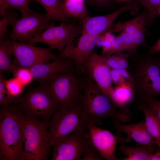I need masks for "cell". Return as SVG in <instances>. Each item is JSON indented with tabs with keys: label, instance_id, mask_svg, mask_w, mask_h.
<instances>
[{
	"label": "cell",
	"instance_id": "6da1fadb",
	"mask_svg": "<svg viewBox=\"0 0 160 160\" xmlns=\"http://www.w3.org/2000/svg\"><path fill=\"white\" fill-rule=\"evenodd\" d=\"M153 55L137 52L129 55L128 69L136 107L145 105L149 97H160V66Z\"/></svg>",
	"mask_w": 160,
	"mask_h": 160
},
{
	"label": "cell",
	"instance_id": "7a4b0ae2",
	"mask_svg": "<svg viewBox=\"0 0 160 160\" xmlns=\"http://www.w3.org/2000/svg\"><path fill=\"white\" fill-rule=\"evenodd\" d=\"M25 115L18 105L3 106L0 113V159L24 160Z\"/></svg>",
	"mask_w": 160,
	"mask_h": 160
},
{
	"label": "cell",
	"instance_id": "3957f363",
	"mask_svg": "<svg viewBox=\"0 0 160 160\" xmlns=\"http://www.w3.org/2000/svg\"><path fill=\"white\" fill-rule=\"evenodd\" d=\"M81 104L87 123L99 125L107 117L123 123L131 120L132 113L130 111L117 109L92 79L87 75Z\"/></svg>",
	"mask_w": 160,
	"mask_h": 160
},
{
	"label": "cell",
	"instance_id": "277c9868",
	"mask_svg": "<svg viewBox=\"0 0 160 160\" xmlns=\"http://www.w3.org/2000/svg\"><path fill=\"white\" fill-rule=\"evenodd\" d=\"M86 77L76 68L55 75L44 84L59 103V110L65 111L81 103Z\"/></svg>",
	"mask_w": 160,
	"mask_h": 160
},
{
	"label": "cell",
	"instance_id": "5b68a950",
	"mask_svg": "<svg viewBox=\"0 0 160 160\" xmlns=\"http://www.w3.org/2000/svg\"><path fill=\"white\" fill-rule=\"evenodd\" d=\"M48 120L25 116L23 151L24 160H47L50 148Z\"/></svg>",
	"mask_w": 160,
	"mask_h": 160
},
{
	"label": "cell",
	"instance_id": "8992f818",
	"mask_svg": "<svg viewBox=\"0 0 160 160\" xmlns=\"http://www.w3.org/2000/svg\"><path fill=\"white\" fill-rule=\"evenodd\" d=\"M26 116L49 119L60 109L58 102L45 84L30 87L17 103Z\"/></svg>",
	"mask_w": 160,
	"mask_h": 160
},
{
	"label": "cell",
	"instance_id": "52a82bcc",
	"mask_svg": "<svg viewBox=\"0 0 160 160\" xmlns=\"http://www.w3.org/2000/svg\"><path fill=\"white\" fill-rule=\"evenodd\" d=\"M87 121L81 103L65 111L59 110L49 124V140L52 144L56 140L76 131L87 129Z\"/></svg>",
	"mask_w": 160,
	"mask_h": 160
},
{
	"label": "cell",
	"instance_id": "ba28073f",
	"mask_svg": "<svg viewBox=\"0 0 160 160\" xmlns=\"http://www.w3.org/2000/svg\"><path fill=\"white\" fill-rule=\"evenodd\" d=\"M87 132V129L76 131L54 142L51 160H81L91 145Z\"/></svg>",
	"mask_w": 160,
	"mask_h": 160
},
{
	"label": "cell",
	"instance_id": "9c48e42d",
	"mask_svg": "<svg viewBox=\"0 0 160 160\" xmlns=\"http://www.w3.org/2000/svg\"><path fill=\"white\" fill-rule=\"evenodd\" d=\"M49 20L46 14L32 10L26 15L14 19L8 38L12 41L27 43L46 29Z\"/></svg>",
	"mask_w": 160,
	"mask_h": 160
},
{
	"label": "cell",
	"instance_id": "30bf717a",
	"mask_svg": "<svg viewBox=\"0 0 160 160\" xmlns=\"http://www.w3.org/2000/svg\"><path fill=\"white\" fill-rule=\"evenodd\" d=\"M12 41L14 57L12 63L17 67L29 68L37 64L53 61L56 58L57 55L52 53V48L49 47L41 48L31 44Z\"/></svg>",
	"mask_w": 160,
	"mask_h": 160
},
{
	"label": "cell",
	"instance_id": "8fae6325",
	"mask_svg": "<svg viewBox=\"0 0 160 160\" xmlns=\"http://www.w3.org/2000/svg\"><path fill=\"white\" fill-rule=\"evenodd\" d=\"M82 27L69 23H61L57 26L53 23H49L44 31L27 43H44L60 52L68 43L72 41L75 35L82 33Z\"/></svg>",
	"mask_w": 160,
	"mask_h": 160
},
{
	"label": "cell",
	"instance_id": "7c38bea8",
	"mask_svg": "<svg viewBox=\"0 0 160 160\" xmlns=\"http://www.w3.org/2000/svg\"><path fill=\"white\" fill-rule=\"evenodd\" d=\"M103 34H82L76 45L73 44L72 41L70 42L57 55L54 61L61 60L65 58H70L75 63L76 69L86 75L85 69L86 62L93 52L98 41Z\"/></svg>",
	"mask_w": 160,
	"mask_h": 160
},
{
	"label": "cell",
	"instance_id": "4fadbf2b",
	"mask_svg": "<svg viewBox=\"0 0 160 160\" xmlns=\"http://www.w3.org/2000/svg\"><path fill=\"white\" fill-rule=\"evenodd\" d=\"M87 134L90 144L100 155L107 160H117L119 158L115 153L118 142H124L121 137V132H118L117 135L108 130L99 128L95 124L88 123L87 125Z\"/></svg>",
	"mask_w": 160,
	"mask_h": 160
},
{
	"label": "cell",
	"instance_id": "5bb4252c",
	"mask_svg": "<svg viewBox=\"0 0 160 160\" xmlns=\"http://www.w3.org/2000/svg\"><path fill=\"white\" fill-rule=\"evenodd\" d=\"M85 69L86 75L92 79L112 102L113 88L110 68L105 57L93 52L86 62Z\"/></svg>",
	"mask_w": 160,
	"mask_h": 160
},
{
	"label": "cell",
	"instance_id": "9a60e30c",
	"mask_svg": "<svg viewBox=\"0 0 160 160\" xmlns=\"http://www.w3.org/2000/svg\"><path fill=\"white\" fill-rule=\"evenodd\" d=\"M140 9V6L136 2H132L127 3L117 10L106 15L94 17L87 16L81 19L82 24L81 33H104L120 15L128 11L132 15H137Z\"/></svg>",
	"mask_w": 160,
	"mask_h": 160
},
{
	"label": "cell",
	"instance_id": "2e32d148",
	"mask_svg": "<svg viewBox=\"0 0 160 160\" xmlns=\"http://www.w3.org/2000/svg\"><path fill=\"white\" fill-rule=\"evenodd\" d=\"M146 23V14L143 10L139 15L129 20L111 25L108 31L111 32L124 31L127 33L132 37L137 50L140 46L147 48L149 46L145 38Z\"/></svg>",
	"mask_w": 160,
	"mask_h": 160
},
{
	"label": "cell",
	"instance_id": "e0dca14e",
	"mask_svg": "<svg viewBox=\"0 0 160 160\" xmlns=\"http://www.w3.org/2000/svg\"><path fill=\"white\" fill-rule=\"evenodd\" d=\"M76 68V66L73 61L70 58H65L51 62L37 64L29 69L33 81L42 85L55 75Z\"/></svg>",
	"mask_w": 160,
	"mask_h": 160
},
{
	"label": "cell",
	"instance_id": "ac0fdd59",
	"mask_svg": "<svg viewBox=\"0 0 160 160\" xmlns=\"http://www.w3.org/2000/svg\"><path fill=\"white\" fill-rule=\"evenodd\" d=\"M114 127L118 132L125 133L127 137L124 141L130 142L133 139L139 144L150 146L157 145L154 138L150 135L146 128L145 121H142L136 123L129 124H122L113 120Z\"/></svg>",
	"mask_w": 160,
	"mask_h": 160
},
{
	"label": "cell",
	"instance_id": "d6986e66",
	"mask_svg": "<svg viewBox=\"0 0 160 160\" xmlns=\"http://www.w3.org/2000/svg\"><path fill=\"white\" fill-rule=\"evenodd\" d=\"M119 149L126 157L122 160H150L156 151V145L129 146L121 143Z\"/></svg>",
	"mask_w": 160,
	"mask_h": 160
},
{
	"label": "cell",
	"instance_id": "ffe728a7",
	"mask_svg": "<svg viewBox=\"0 0 160 160\" xmlns=\"http://www.w3.org/2000/svg\"><path fill=\"white\" fill-rule=\"evenodd\" d=\"M13 54L12 41L6 37L0 39V72L13 73L17 68L11 60Z\"/></svg>",
	"mask_w": 160,
	"mask_h": 160
},
{
	"label": "cell",
	"instance_id": "44dd1931",
	"mask_svg": "<svg viewBox=\"0 0 160 160\" xmlns=\"http://www.w3.org/2000/svg\"><path fill=\"white\" fill-rule=\"evenodd\" d=\"M134 97L131 85L124 84L116 85L113 88L112 102L117 108L126 111H129L126 105Z\"/></svg>",
	"mask_w": 160,
	"mask_h": 160
},
{
	"label": "cell",
	"instance_id": "7402d4cb",
	"mask_svg": "<svg viewBox=\"0 0 160 160\" xmlns=\"http://www.w3.org/2000/svg\"><path fill=\"white\" fill-rule=\"evenodd\" d=\"M43 7L49 20H56L61 23H68V22L63 14L62 6L63 0H35Z\"/></svg>",
	"mask_w": 160,
	"mask_h": 160
},
{
	"label": "cell",
	"instance_id": "603a6c76",
	"mask_svg": "<svg viewBox=\"0 0 160 160\" xmlns=\"http://www.w3.org/2000/svg\"><path fill=\"white\" fill-rule=\"evenodd\" d=\"M84 0H64L62 6L63 12L66 18L81 19L87 16Z\"/></svg>",
	"mask_w": 160,
	"mask_h": 160
},
{
	"label": "cell",
	"instance_id": "cb8c5ba5",
	"mask_svg": "<svg viewBox=\"0 0 160 160\" xmlns=\"http://www.w3.org/2000/svg\"><path fill=\"white\" fill-rule=\"evenodd\" d=\"M136 108L142 111L145 118L146 128L150 135L156 140L158 147H160V122L157 117L151 110L145 105L139 106Z\"/></svg>",
	"mask_w": 160,
	"mask_h": 160
},
{
	"label": "cell",
	"instance_id": "d4e9b609",
	"mask_svg": "<svg viewBox=\"0 0 160 160\" xmlns=\"http://www.w3.org/2000/svg\"><path fill=\"white\" fill-rule=\"evenodd\" d=\"M134 2L143 8L146 18V28H150L159 15L160 0H135Z\"/></svg>",
	"mask_w": 160,
	"mask_h": 160
},
{
	"label": "cell",
	"instance_id": "484cf974",
	"mask_svg": "<svg viewBox=\"0 0 160 160\" xmlns=\"http://www.w3.org/2000/svg\"><path fill=\"white\" fill-rule=\"evenodd\" d=\"M35 0H0V15L2 17L5 16L7 10L15 9L18 10L22 16H24L31 11L29 4Z\"/></svg>",
	"mask_w": 160,
	"mask_h": 160
},
{
	"label": "cell",
	"instance_id": "4316f807",
	"mask_svg": "<svg viewBox=\"0 0 160 160\" xmlns=\"http://www.w3.org/2000/svg\"><path fill=\"white\" fill-rule=\"evenodd\" d=\"M104 56L108 65L112 69L127 70L128 68L129 57L128 55L125 52Z\"/></svg>",
	"mask_w": 160,
	"mask_h": 160
},
{
	"label": "cell",
	"instance_id": "83f0119b",
	"mask_svg": "<svg viewBox=\"0 0 160 160\" xmlns=\"http://www.w3.org/2000/svg\"><path fill=\"white\" fill-rule=\"evenodd\" d=\"M6 80L0 72V104L2 106H6L13 103H17L21 96L14 97L10 95L7 92L5 86Z\"/></svg>",
	"mask_w": 160,
	"mask_h": 160
},
{
	"label": "cell",
	"instance_id": "f1b7e54d",
	"mask_svg": "<svg viewBox=\"0 0 160 160\" xmlns=\"http://www.w3.org/2000/svg\"><path fill=\"white\" fill-rule=\"evenodd\" d=\"M111 75L112 82L116 85L127 84L131 85L132 87V79L127 70L112 69Z\"/></svg>",
	"mask_w": 160,
	"mask_h": 160
},
{
	"label": "cell",
	"instance_id": "f546056e",
	"mask_svg": "<svg viewBox=\"0 0 160 160\" xmlns=\"http://www.w3.org/2000/svg\"><path fill=\"white\" fill-rule=\"evenodd\" d=\"M5 82L6 89L10 95L14 97L22 96V93L25 86L17 78L15 77L6 80Z\"/></svg>",
	"mask_w": 160,
	"mask_h": 160
},
{
	"label": "cell",
	"instance_id": "4dcf8cb0",
	"mask_svg": "<svg viewBox=\"0 0 160 160\" xmlns=\"http://www.w3.org/2000/svg\"><path fill=\"white\" fill-rule=\"evenodd\" d=\"M116 37L112 32L108 30L101 36L97 45L102 47L103 55L108 51Z\"/></svg>",
	"mask_w": 160,
	"mask_h": 160
},
{
	"label": "cell",
	"instance_id": "1f68e13d",
	"mask_svg": "<svg viewBox=\"0 0 160 160\" xmlns=\"http://www.w3.org/2000/svg\"><path fill=\"white\" fill-rule=\"evenodd\" d=\"M18 15L11 11L6 12L5 16L0 20V39L6 37L8 25H11L14 19Z\"/></svg>",
	"mask_w": 160,
	"mask_h": 160
},
{
	"label": "cell",
	"instance_id": "d6a6232c",
	"mask_svg": "<svg viewBox=\"0 0 160 160\" xmlns=\"http://www.w3.org/2000/svg\"><path fill=\"white\" fill-rule=\"evenodd\" d=\"M13 73L15 77L25 86L33 81V76L28 68L17 67Z\"/></svg>",
	"mask_w": 160,
	"mask_h": 160
},
{
	"label": "cell",
	"instance_id": "836d02e7",
	"mask_svg": "<svg viewBox=\"0 0 160 160\" xmlns=\"http://www.w3.org/2000/svg\"><path fill=\"white\" fill-rule=\"evenodd\" d=\"M125 48L121 38L119 34L114 39L108 51L104 56H108L112 54L125 51Z\"/></svg>",
	"mask_w": 160,
	"mask_h": 160
},
{
	"label": "cell",
	"instance_id": "e575fe53",
	"mask_svg": "<svg viewBox=\"0 0 160 160\" xmlns=\"http://www.w3.org/2000/svg\"><path fill=\"white\" fill-rule=\"evenodd\" d=\"M145 105L154 113L160 122V100L151 97L147 99Z\"/></svg>",
	"mask_w": 160,
	"mask_h": 160
},
{
	"label": "cell",
	"instance_id": "d590c367",
	"mask_svg": "<svg viewBox=\"0 0 160 160\" xmlns=\"http://www.w3.org/2000/svg\"><path fill=\"white\" fill-rule=\"evenodd\" d=\"M97 151L91 145L81 160H101L103 158L98 154ZM99 153V152H98Z\"/></svg>",
	"mask_w": 160,
	"mask_h": 160
},
{
	"label": "cell",
	"instance_id": "8d00e7d4",
	"mask_svg": "<svg viewBox=\"0 0 160 160\" xmlns=\"http://www.w3.org/2000/svg\"><path fill=\"white\" fill-rule=\"evenodd\" d=\"M149 54L153 55L160 52V38L153 45L147 47Z\"/></svg>",
	"mask_w": 160,
	"mask_h": 160
},
{
	"label": "cell",
	"instance_id": "74e56055",
	"mask_svg": "<svg viewBox=\"0 0 160 160\" xmlns=\"http://www.w3.org/2000/svg\"><path fill=\"white\" fill-rule=\"evenodd\" d=\"M111 0H94V5L100 7H104L109 4Z\"/></svg>",
	"mask_w": 160,
	"mask_h": 160
},
{
	"label": "cell",
	"instance_id": "f35d334b",
	"mask_svg": "<svg viewBox=\"0 0 160 160\" xmlns=\"http://www.w3.org/2000/svg\"><path fill=\"white\" fill-rule=\"evenodd\" d=\"M160 160V153L156 151L152 156L151 160Z\"/></svg>",
	"mask_w": 160,
	"mask_h": 160
},
{
	"label": "cell",
	"instance_id": "ab89813d",
	"mask_svg": "<svg viewBox=\"0 0 160 160\" xmlns=\"http://www.w3.org/2000/svg\"><path fill=\"white\" fill-rule=\"evenodd\" d=\"M116 1L121 3L126 2V3L134 2L135 0H115Z\"/></svg>",
	"mask_w": 160,
	"mask_h": 160
},
{
	"label": "cell",
	"instance_id": "60d3db41",
	"mask_svg": "<svg viewBox=\"0 0 160 160\" xmlns=\"http://www.w3.org/2000/svg\"><path fill=\"white\" fill-rule=\"evenodd\" d=\"M156 57H155L157 61L160 66V52L157 54Z\"/></svg>",
	"mask_w": 160,
	"mask_h": 160
},
{
	"label": "cell",
	"instance_id": "b9f144b4",
	"mask_svg": "<svg viewBox=\"0 0 160 160\" xmlns=\"http://www.w3.org/2000/svg\"><path fill=\"white\" fill-rule=\"evenodd\" d=\"M89 4L94 5V0H84Z\"/></svg>",
	"mask_w": 160,
	"mask_h": 160
},
{
	"label": "cell",
	"instance_id": "7bdbcfd3",
	"mask_svg": "<svg viewBox=\"0 0 160 160\" xmlns=\"http://www.w3.org/2000/svg\"><path fill=\"white\" fill-rule=\"evenodd\" d=\"M156 151L159 152L160 153V147H158Z\"/></svg>",
	"mask_w": 160,
	"mask_h": 160
},
{
	"label": "cell",
	"instance_id": "ee69618b",
	"mask_svg": "<svg viewBox=\"0 0 160 160\" xmlns=\"http://www.w3.org/2000/svg\"><path fill=\"white\" fill-rule=\"evenodd\" d=\"M159 15H160V10L159 12Z\"/></svg>",
	"mask_w": 160,
	"mask_h": 160
}]
</instances>
